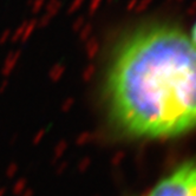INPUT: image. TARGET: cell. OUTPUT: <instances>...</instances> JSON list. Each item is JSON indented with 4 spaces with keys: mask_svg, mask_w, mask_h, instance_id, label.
<instances>
[{
    "mask_svg": "<svg viewBox=\"0 0 196 196\" xmlns=\"http://www.w3.org/2000/svg\"><path fill=\"white\" fill-rule=\"evenodd\" d=\"M121 135L161 139L196 129V34L174 20L139 25L115 50L104 82Z\"/></svg>",
    "mask_w": 196,
    "mask_h": 196,
    "instance_id": "cell-1",
    "label": "cell"
},
{
    "mask_svg": "<svg viewBox=\"0 0 196 196\" xmlns=\"http://www.w3.org/2000/svg\"><path fill=\"white\" fill-rule=\"evenodd\" d=\"M143 196H196V159L174 169Z\"/></svg>",
    "mask_w": 196,
    "mask_h": 196,
    "instance_id": "cell-2",
    "label": "cell"
},
{
    "mask_svg": "<svg viewBox=\"0 0 196 196\" xmlns=\"http://www.w3.org/2000/svg\"><path fill=\"white\" fill-rule=\"evenodd\" d=\"M59 7H61V2H59V0H51V1L49 2L47 7H46L45 15L41 18V20H40V22H49L53 15L58 12Z\"/></svg>",
    "mask_w": 196,
    "mask_h": 196,
    "instance_id": "cell-3",
    "label": "cell"
},
{
    "mask_svg": "<svg viewBox=\"0 0 196 196\" xmlns=\"http://www.w3.org/2000/svg\"><path fill=\"white\" fill-rule=\"evenodd\" d=\"M84 0H73V2L71 4V6H70V13H72V12H75V11H77L78 8H79V6L83 4Z\"/></svg>",
    "mask_w": 196,
    "mask_h": 196,
    "instance_id": "cell-4",
    "label": "cell"
},
{
    "mask_svg": "<svg viewBox=\"0 0 196 196\" xmlns=\"http://www.w3.org/2000/svg\"><path fill=\"white\" fill-rule=\"evenodd\" d=\"M100 1H102V0H91V1H90V7H89V10H90L91 13H95V12L97 11V8L99 7V4H100Z\"/></svg>",
    "mask_w": 196,
    "mask_h": 196,
    "instance_id": "cell-5",
    "label": "cell"
}]
</instances>
